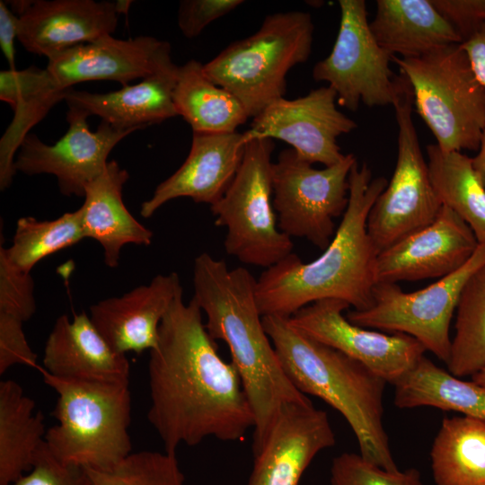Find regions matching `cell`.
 Segmentation results:
<instances>
[{
	"label": "cell",
	"mask_w": 485,
	"mask_h": 485,
	"mask_svg": "<svg viewBox=\"0 0 485 485\" xmlns=\"http://www.w3.org/2000/svg\"><path fill=\"white\" fill-rule=\"evenodd\" d=\"M202 311L181 291L164 315L151 349L147 419L167 453L215 437L241 441L254 415L237 369L225 361L207 332Z\"/></svg>",
	"instance_id": "cell-1"
},
{
	"label": "cell",
	"mask_w": 485,
	"mask_h": 485,
	"mask_svg": "<svg viewBox=\"0 0 485 485\" xmlns=\"http://www.w3.org/2000/svg\"><path fill=\"white\" fill-rule=\"evenodd\" d=\"M193 298L206 314L213 340L228 347L254 415L253 455L263 447L281 407L310 399L284 371L258 308L256 278L243 267L230 269L207 252L193 267Z\"/></svg>",
	"instance_id": "cell-2"
},
{
	"label": "cell",
	"mask_w": 485,
	"mask_h": 485,
	"mask_svg": "<svg viewBox=\"0 0 485 485\" xmlns=\"http://www.w3.org/2000/svg\"><path fill=\"white\" fill-rule=\"evenodd\" d=\"M388 184L372 177L366 163L353 165L348 175V203L335 234L311 262L291 253L266 269L256 279L260 314L290 318L322 299H340L363 311L373 303L377 256L366 229L369 212Z\"/></svg>",
	"instance_id": "cell-3"
},
{
	"label": "cell",
	"mask_w": 485,
	"mask_h": 485,
	"mask_svg": "<svg viewBox=\"0 0 485 485\" xmlns=\"http://www.w3.org/2000/svg\"><path fill=\"white\" fill-rule=\"evenodd\" d=\"M262 322L293 384L342 415L365 460L398 471L383 421L387 382L356 359L302 333L288 318L269 315Z\"/></svg>",
	"instance_id": "cell-4"
},
{
	"label": "cell",
	"mask_w": 485,
	"mask_h": 485,
	"mask_svg": "<svg viewBox=\"0 0 485 485\" xmlns=\"http://www.w3.org/2000/svg\"><path fill=\"white\" fill-rule=\"evenodd\" d=\"M41 373L46 384L57 394L52 413L57 422L44 437L57 460L108 469L132 453L128 384L65 379L44 369Z\"/></svg>",
	"instance_id": "cell-5"
},
{
	"label": "cell",
	"mask_w": 485,
	"mask_h": 485,
	"mask_svg": "<svg viewBox=\"0 0 485 485\" xmlns=\"http://www.w3.org/2000/svg\"><path fill=\"white\" fill-rule=\"evenodd\" d=\"M314 26L309 13L265 17L251 36L235 40L203 66L206 75L234 95L249 118L284 98L290 69L310 57Z\"/></svg>",
	"instance_id": "cell-6"
},
{
	"label": "cell",
	"mask_w": 485,
	"mask_h": 485,
	"mask_svg": "<svg viewBox=\"0 0 485 485\" xmlns=\"http://www.w3.org/2000/svg\"><path fill=\"white\" fill-rule=\"evenodd\" d=\"M412 90L413 105L444 151H477L485 129V89L461 44L418 57L392 56Z\"/></svg>",
	"instance_id": "cell-7"
},
{
	"label": "cell",
	"mask_w": 485,
	"mask_h": 485,
	"mask_svg": "<svg viewBox=\"0 0 485 485\" xmlns=\"http://www.w3.org/2000/svg\"><path fill=\"white\" fill-rule=\"evenodd\" d=\"M272 139L247 142L241 165L210 210L215 225L226 230V253L242 263L268 269L291 253L292 238L278 227L273 207Z\"/></svg>",
	"instance_id": "cell-8"
},
{
	"label": "cell",
	"mask_w": 485,
	"mask_h": 485,
	"mask_svg": "<svg viewBox=\"0 0 485 485\" xmlns=\"http://www.w3.org/2000/svg\"><path fill=\"white\" fill-rule=\"evenodd\" d=\"M485 265V242H479L472 257L454 272L413 292L396 283H375L372 305L352 310L347 319L358 326L404 333L419 341L445 364L449 360L450 323L462 290L471 276Z\"/></svg>",
	"instance_id": "cell-9"
},
{
	"label": "cell",
	"mask_w": 485,
	"mask_h": 485,
	"mask_svg": "<svg viewBox=\"0 0 485 485\" xmlns=\"http://www.w3.org/2000/svg\"><path fill=\"white\" fill-rule=\"evenodd\" d=\"M340 22L333 48L313 68V78L333 88L337 102L356 111L368 107L394 106L410 87L407 78L395 75L392 56L375 40L364 0H340Z\"/></svg>",
	"instance_id": "cell-10"
},
{
	"label": "cell",
	"mask_w": 485,
	"mask_h": 485,
	"mask_svg": "<svg viewBox=\"0 0 485 485\" xmlns=\"http://www.w3.org/2000/svg\"><path fill=\"white\" fill-rule=\"evenodd\" d=\"M356 163L355 155L347 154L340 162L316 169L292 148L282 150L272 166L279 229L290 238H305L326 249L336 232L334 218L347 209L348 175Z\"/></svg>",
	"instance_id": "cell-11"
},
{
	"label": "cell",
	"mask_w": 485,
	"mask_h": 485,
	"mask_svg": "<svg viewBox=\"0 0 485 485\" xmlns=\"http://www.w3.org/2000/svg\"><path fill=\"white\" fill-rule=\"evenodd\" d=\"M393 108L398 125L396 164L386 188L373 205L366 223L377 254L430 225L442 207L413 123L410 85Z\"/></svg>",
	"instance_id": "cell-12"
},
{
	"label": "cell",
	"mask_w": 485,
	"mask_h": 485,
	"mask_svg": "<svg viewBox=\"0 0 485 485\" xmlns=\"http://www.w3.org/2000/svg\"><path fill=\"white\" fill-rule=\"evenodd\" d=\"M340 299H322L297 311L289 322L302 333L362 363L392 384L424 356L426 348L404 333L386 334L350 322Z\"/></svg>",
	"instance_id": "cell-13"
},
{
	"label": "cell",
	"mask_w": 485,
	"mask_h": 485,
	"mask_svg": "<svg viewBox=\"0 0 485 485\" xmlns=\"http://www.w3.org/2000/svg\"><path fill=\"white\" fill-rule=\"evenodd\" d=\"M87 118L84 113L68 108V129L51 146L29 133L17 152L15 171L27 175L52 174L57 177L63 195L84 197L86 186L105 170L114 146L133 132L116 128L105 121L93 132Z\"/></svg>",
	"instance_id": "cell-14"
},
{
	"label": "cell",
	"mask_w": 485,
	"mask_h": 485,
	"mask_svg": "<svg viewBox=\"0 0 485 485\" xmlns=\"http://www.w3.org/2000/svg\"><path fill=\"white\" fill-rule=\"evenodd\" d=\"M336 101V92L329 85L294 100L284 97L254 117L249 130L253 137L287 143L301 159L312 164L330 166L345 157L338 137L357 128L337 109Z\"/></svg>",
	"instance_id": "cell-15"
},
{
	"label": "cell",
	"mask_w": 485,
	"mask_h": 485,
	"mask_svg": "<svg viewBox=\"0 0 485 485\" xmlns=\"http://www.w3.org/2000/svg\"><path fill=\"white\" fill-rule=\"evenodd\" d=\"M174 66L171 45L165 40L106 35L51 57L46 69L57 87L67 91L76 84L95 80L116 81L124 87Z\"/></svg>",
	"instance_id": "cell-16"
},
{
	"label": "cell",
	"mask_w": 485,
	"mask_h": 485,
	"mask_svg": "<svg viewBox=\"0 0 485 485\" xmlns=\"http://www.w3.org/2000/svg\"><path fill=\"white\" fill-rule=\"evenodd\" d=\"M478 244L468 225L442 205L430 225L377 254L375 281L397 283L444 278L460 269Z\"/></svg>",
	"instance_id": "cell-17"
},
{
	"label": "cell",
	"mask_w": 485,
	"mask_h": 485,
	"mask_svg": "<svg viewBox=\"0 0 485 485\" xmlns=\"http://www.w3.org/2000/svg\"><path fill=\"white\" fill-rule=\"evenodd\" d=\"M335 442L327 413L316 409L311 400L286 403L263 447L254 455L248 485H299L313 458Z\"/></svg>",
	"instance_id": "cell-18"
},
{
	"label": "cell",
	"mask_w": 485,
	"mask_h": 485,
	"mask_svg": "<svg viewBox=\"0 0 485 485\" xmlns=\"http://www.w3.org/2000/svg\"><path fill=\"white\" fill-rule=\"evenodd\" d=\"M252 138L250 130L242 133H193L186 160L141 204V216L148 218L164 204L179 198L214 205L234 178L245 146Z\"/></svg>",
	"instance_id": "cell-19"
},
{
	"label": "cell",
	"mask_w": 485,
	"mask_h": 485,
	"mask_svg": "<svg viewBox=\"0 0 485 485\" xmlns=\"http://www.w3.org/2000/svg\"><path fill=\"white\" fill-rule=\"evenodd\" d=\"M181 291L176 272L160 274L147 285L93 304L89 316L116 351L140 354L156 346L160 324Z\"/></svg>",
	"instance_id": "cell-20"
},
{
	"label": "cell",
	"mask_w": 485,
	"mask_h": 485,
	"mask_svg": "<svg viewBox=\"0 0 485 485\" xmlns=\"http://www.w3.org/2000/svg\"><path fill=\"white\" fill-rule=\"evenodd\" d=\"M18 17V40L29 52L48 59L111 35L118 24L115 3L110 1H31Z\"/></svg>",
	"instance_id": "cell-21"
},
{
	"label": "cell",
	"mask_w": 485,
	"mask_h": 485,
	"mask_svg": "<svg viewBox=\"0 0 485 485\" xmlns=\"http://www.w3.org/2000/svg\"><path fill=\"white\" fill-rule=\"evenodd\" d=\"M44 370L65 379L128 384L129 362L102 337L89 314L59 316L48 336Z\"/></svg>",
	"instance_id": "cell-22"
},
{
	"label": "cell",
	"mask_w": 485,
	"mask_h": 485,
	"mask_svg": "<svg viewBox=\"0 0 485 485\" xmlns=\"http://www.w3.org/2000/svg\"><path fill=\"white\" fill-rule=\"evenodd\" d=\"M178 66L146 77L140 83L107 93H92L68 89L65 100L68 108L121 129L136 131L178 116L173 91Z\"/></svg>",
	"instance_id": "cell-23"
},
{
	"label": "cell",
	"mask_w": 485,
	"mask_h": 485,
	"mask_svg": "<svg viewBox=\"0 0 485 485\" xmlns=\"http://www.w3.org/2000/svg\"><path fill=\"white\" fill-rule=\"evenodd\" d=\"M128 172L112 160L103 172L90 182L81 206L82 225L85 238L97 241L103 250L105 265L116 268L126 244L149 245L153 232L138 222L128 211L122 198Z\"/></svg>",
	"instance_id": "cell-24"
},
{
	"label": "cell",
	"mask_w": 485,
	"mask_h": 485,
	"mask_svg": "<svg viewBox=\"0 0 485 485\" xmlns=\"http://www.w3.org/2000/svg\"><path fill=\"white\" fill-rule=\"evenodd\" d=\"M369 26L383 49L404 58L462 43L459 34L431 0H377Z\"/></svg>",
	"instance_id": "cell-25"
},
{
	"label": "cell",
	"mask_w": 485,
	"mask_h": 485,
	"mask_svg": "<svg viewBox=\"0 0 485 485\" xmlns=\"http://www.w3.org/2000/svg\"><path fill=\"white\" fill-rule=\"evenodd\" d=\"M67 91L57 87L46 68L31 66L0 72V99L14 111L0 141L1 190L12 184L16 172L14 156L23 139L57 103L65 100Z\"/></svg>",
	"instance_id": "cell-26"
},
{
	"label": "cell",
	"mask_w": 485,
	"mask_h": 485,
	"mask_svg": "<svg viewBox=\"0 0 485 485\" xmlns=\"http://www.w3.org/2000/svg\"><path fill=\"white\" fill-rule=\"evenodd\" d=\"M22 386L0 382V485H11L30 471L45 440L40 411Z\"/></svg>",
	"instance_id": "cell-27"
},
{
	"label": "cell",
	"mask_w": 485,
	"mask_h": 485,
	"mask_svg": "<svg viewBox=\"0 0 485 485\" xmlns=\"http://www.w3.org/2000/svg\"><path fill=\"white\" fill-rule=\"evenodd\" d=\"M392 384L393 402L400 409L428 406L485 419V390L442 369L425 356Z\"/></svg>",
	"instance_id": "cell-28"
},
{
	"label": "cell",
	"mask_w": 485,
	"mask_h": 485,
	"mask_svg": "<svg viewBox=\"0 0 485 485\" xmlns=\"http://www.w3.org/2000/svg\"><path fill=\"white\" fill-rule=\"evenodd\" d=\"M203 64L190 59L178 66L173 102L178 116L193 133H232L249 116L240 101L214 84L204 73Z\"/></svg>",
	"instance_id": "cell-29"
},
{
	"label": "cell",
	"mask_w": 485,
	"mask_h": 485,
	"mask_svg": "<svg viewBox=\"0 0 485 485\" xmlns=\"http://www.w3.org/2000/svg\"><path fill=\"white\" fill-rule=\"evenodd\" d=\"M430 460L436 485H485V419L444 418Z\"/></svg>",
	"instance_id": "cell-30"
},
{
	"label": "cell",
	"mask_w": 485,
	"mask_h": 485,
	"mask_svg": "<svg viewBox=\"0 0 485 485\" xmlns=\"http://www.w3.org/2000/svg\"><path fill=\"white\" fill-rule=\"evenodd\" d=\"M426 152L430 181L441 204L468 225L478 242H485V189L472 157L444 151L436 144L428 145Z\"/></svg>",
	"instance_id": "cell-31"
},
{
	"label": "cell",
	"mask_w": 485,
	"mask_h": 485,
	"mask_svg": "<svg viewBox=\"0 0 485 485\" xmlns=\"http://www.w3.org/2000/svg\"><path fill=\"white\" fill-rule=\"evenodd\" d=\"M448 371L472 376L485 366V265L463 287L456 306Z\"/></svg>",
	"instance_id": "cell-32"
},
{
	"label": "cell",
	"mask_w": 485,
	"mask_h": 485,
	"mask_svg": "<svg viewBox=\"0 0 485 485\" xmlns=\"http://www.w3.org/2000/svg\"><path fill=\"white\" fill-rule=\"evenodd\" d=\"M80 208L52 220L23 216L17 220L10 247H0L8 260L31 272L41 260L84 239Z\"/></svg>",
	"instance_id": "cell-33"
},
{
	"label": "cell",
	"mask_w": 485,
	"mask_h": 485,
	"mask_svg": "<svg viewBox=\"0 0 485 485\" xmlns=\"http://www.w3.org/2000/svg\"><path fill=\"white\" fill-rule=\"evenodd\" d=\"M91 485H184L176 454L130 453L108 469L85 468Z\"/></svg>",
	"instance_id": "cell-34"
},
{
	"label": "cell",
	"mask_w": 485,
	"mask_h": 485,
	"mask_svg": "<svg viewBox=\"0 0 485 485\" xmlns=\"http://www.w3.org/2000/svg\"><path fill=\"white\" fill-rule=\"evenodd\" d=\"M331 485H423L415 468L386 471L365 460L359 454L336 456L331 468Z\"/></svg>",
	"instance_id": "cell-35"
},
{
	"label": "cell",
	"mask_w": 485,
	"mask_h": 485,
	"mask_svg": "<svg viewBox=\"0 0 485 485\" xmlns=\"http://www.w3.org/2000/svg\"><path fill=\"white\" fill-rule=\"evenodd\" d=\"M35 311L34 281L31 272L12 264L0 251V313L24 322Z\"/></svg>",
	"instance_id": "cell-36"
},
{
	"label": "cell",
	"mask_w": 485,
	"mask_h": 485,
	"mask_svg": "<svg viewBox=\"0 0 485 485\" xmlns=\"http://www.w3.org/2000/svg\"><path fill=\"white\" fill-rule=\"evenodd\" d=\"M11 485L91 484L85 468L59 462L48 452L44 442L32 468Z\"/></svg>",
	"instance_id": "cell-37"
},
{
	"label": "cell",
	"mask_w": 485,
	"mask_h": 485,
	"mask_svg": "<svg viewBox=\"0 0 485 485\" xmlns=\"http://www.w3.org/2000/svg\"><path fill=\"white\" fill-rule=\"evenodd\" d=\"M21 320L0 313V375L17 365L35 367L37 355L31 349Z\"/></svg>",
	"instance_id": "cell-38"
},
{
	"label": "cell",
	"mask_w": 485,
	"mask_h": 485,
	"mask_svg": "<svg viewBox=\"0 0 485 485\" xmlns=\"http://www.w3.org/2000/svg\"><path fill=\"white\" fill-rule=\"evenodd\" d=\"M242 0H184L178 11V26L189 39L197 37L212 22L234 11Z\"/></svg>",
	"instance_id": "cell-39"
},
{
	"label": "cell",
	"mask_w": 485,
	"mask_h": 485,
	"mask_svg": "<svg viewBox=\"0 0 485 485\" xmlns=\"http://www.w3.org/2000/svg\"><path fill=\"white\" fill-rule=\"evenodd\" d=\"M462 42L485 24V0H431Z\"/></svg>",
	"instance_id": "cell-40"
},
{
	"label": "cell",
	"mask_w": 485,
	"mask_h": 485,
	"mask_svg": "<svg viewBox=\"0 0 485 485\" xmlns=\"http://www.w3.org/2000/svg\"><path fill=\"white\" fill-rule=\"evenodd\" d=\"M19 17L7 6L5 2H0V47L8 61L11 70L15 68L14 40L18 39Z\"/></svg>",
	"instance_id": "cell-41"
},
{
	"label": "cell",
	"mask_w": 485,
	"mask_h": 485,
	"mask_svg": "<svg viewBox=\"0 0 485 485\" xmlns=\"http://www.w3.org/2000/svg\"><path fill=\"white\" fill-rule=\"evenodd\" d=\"M461 47L468 57L477 81L485 89V24L463 41Z\"/></svg>",
	"instance_id": "cell-42"
},
{
	"label": "cell",
	"mask_w": 485,
	"mask_h": 485,
	"mask_svg": "<svg viewBox=\"0 0 485 485\" xmlns=\"http://www.w3.org/2000/svg\"><path fill=\"white\" fill-rule=\"evenodd\" d=\"M478 153L472 157L473 169L485 189V129L481 140Z\"/></svg>",
	"instance_id": "cell-43"
},
{
	"label": "cell",
	"mask_w": 485,
	"mask_h": 485,
	"mask_svg": "<svg viewBox=\"0 0 485 485\" xmlns=\"http://www.w3.org/2000/svg\"><path fill=\"white\" fill-rule=\"evenodd\" d=\"M471 380L485 390V366L481 371L473 375L471 377Z\"/></svg>",
	"instance_id": "cell-44"
},
{
	"label": "cell",
	"mask_w": 485,
	"mask_h": 485,
	"mask_svg": "<svg viewBox=\"0 0 485 485\" xmlns=\"http://www.w3.org/2000/svg\"><path fill=\"white\" fill-rule=\"evenodd\" d=\"M115 3V9L118 14L124 13L126 14L132 4V1H116Z\"/></svg>",
	"instance_id": "cell-45"
}]
</instances>
